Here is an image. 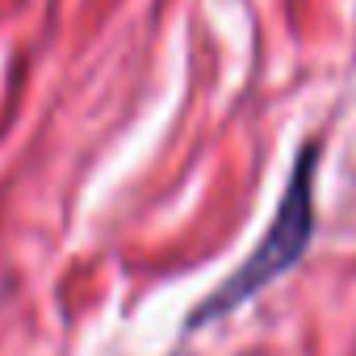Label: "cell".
Listing matches in <instances>:
<instances>
[{
  "instance_id": "1",
  "label": "cell",
  "mask_w": 356,
  "mask_h": 356,
  "mask_svg": "<svg viewBox=\"0 0 356 356\" xmlns=\"http://www.w3.org/2000/svg\"><path fill=\"white\" fill-rule=\"evenodd\" d=\"M314 168H318V147H302L298 159H293V172H289V185H285V197L277 206V218L268 227V235L256 243V252L243 260V268L235 277H227L218 285L214 298H206L189 327H206L222 314H231L235 306H243L248 298H256L264 285H273L281 273H289L306 248H310V235H314Z\"/></svg>"
}]
</instances>
